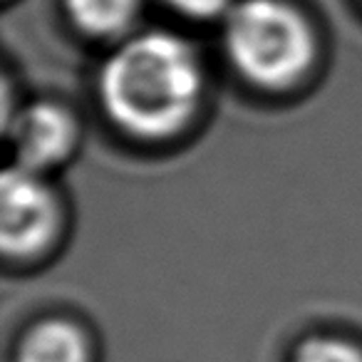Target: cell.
I'll return each mask as SVG.
<instances>
[{
    "instance_id": "7a4b0ae2",
    "label": "cell",
    "mask_w": 362,
    "mask_h": 362,
    "mask_svg": "<svg viewBox=\"0 0 362 362\" xmlns=\"http://www.w3.org/2000/svg\"><path fill=\"white\" fill-rule=\"evenodd\" d=\"M223 47L248 82L268 90L291 87L315 57L310 25L283 0H236L223 18Z\"/></svg>"
},
{
    "instance_id": "52a82bcc",
    "label": "cell",
    "mask_w": 362,
    "mask_h": 362,
    "mask_svg": "<svg viewBox=\"0 0 362 362\" xmlns=\"http://www.w3.org/2000/svg\"><path fill=\"white\" fill-rule=\"evenodd\" d=\"M291 362H362V350L342 337L315 335L296 347Z\"/></svg>"
},
{
    "instance_id": "5b68a950",
    "label": "cell",
    "mask_w": 362,
    "mask_h": 362,
    "mask_svg": "<svg viewBox=\"0 0 362 362\" xmlns=\"http://www.w3.org/2000/svg\"><path fill=\"white\" fill-rule=\"evenodd\" d=\"M16 362H90V347L75 322L50 317L23 335Z\"/></svg>"
},
{
    "instance_id": "277c9868",
    "label": "cell",
    "mask_w": 362,
    "mask_h": 362,
    "mask_svg": "<svg viewBox=\"0 0 362 362\" xmlns=\"http://www.w3.org/2000/svg\"><path fill=\"white\" fill-rule=\"evenodd\" d=\"M16 164L40 171L62 164L77 144V124L72 115L52 102L23 107L11 124Z\"/></svg>"
},
{
    "instance_id": "3957f363",
    "label": "cell",
    "mask_w": 362,
    "mask_h": 362,
    "mask_svg": "<svg viewBox=\"0 0 362 362\" xmlns=\"http://www.w3.org/2000/svg\"><path fill=\"white\" fill-rule=\"evenodd\" d=\"M0 241L6 256L25 258L42 251L60 226V206L40 171L13 164L0 187Z\"/></svg>"
},
{
    "instance_id": "8992f818",
    "label": "cell",
    "mask_w": 362,
    "mask_h": 362,
    "mask_svg": "<svg viewBox=\"0 0 362 362\" xmlns=\"http://www.w3.org/2000/svg\"><path fill=\"white\" fill-rule=\"evenodd\" d=\"M65 8L82 33L112 37L134 23L139 0H65Z\"/></svg>"
},
{
    "instance_id": "6da1fadb",
    "label": "cell",
    "mask_w": 362,
    "mask_h": 362,
    "mask_svg": "<svg viewBox=\"0 0 362 362\" xmlns=\"http://www.w3.org/2000/svg\"><path fill=\"white\" fill-rule=\"evenodd\" d=\"M204 92V67L189 40L166 30L127 37L105 60L97 95L124 132L159 139L194 117Z\"/></svg>"
},
{
    "instance_id": "ba28073f",
    "label": "cell",
    "mask_w": 362,
    "mask_h": 362,
    "mask_svg": "<svg viewBox=\"0 0 362 362\" xmlns=\"http://www.w3.org/2000/svg\"><path fill=\"white\" fill-rule=\"evenodd\" d=\"M236 0H169V6L179 11L181 16L197 18V21H214V18H226Z\"/></svg>"
}]
</instances>
